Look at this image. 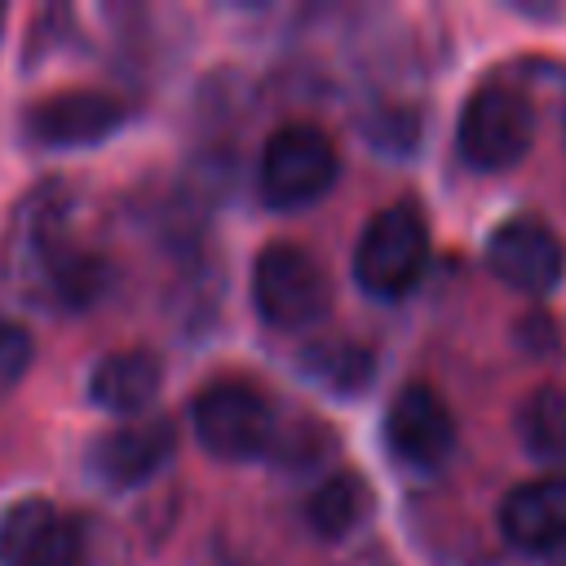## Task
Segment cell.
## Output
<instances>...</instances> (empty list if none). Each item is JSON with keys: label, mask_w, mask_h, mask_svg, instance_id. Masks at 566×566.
<instances>
[{"label": "cell", "mask_w": 566, "mask_h": 566, "mask_svg": "<svg viewBox=\"0 0 566 566\" xmlns=\"http://www.w3.org/2000/svg\"><path fill=\"white\" fill-rule=\"evenodd\" d=\"M500 531L522 553L566 548V473L517 482L500 504Z\"/></svg>", "instance_id": "11"}, {"label": "cell", "mask_w": 566, "mask_h": 566, "mask_svg": "<svg viewBox=\"0 0 566 566\" xmlns=\"http://www.w3.org/2000/svg\"><path fill=\"white\" fill-rule=\"evenodd\" d=\"M172 451H177V429L164 416H142L97 433V442L88 447V469L102 486L133 491L150 482L172 460Z\"/></svg>", "instance_id": "8"}, {"label": "cell", "mask_w": 566, "mask_h": 566, "mask_svg": "<svg viewBox=\"0 0 566 566\" xmlns=\"http://www.w3.org/2000/svg\"><path fill=\"white\" fill-rule=\"evenodd\" d=\"M124 119H128V111H124L119 97L88 93V88H66V93L40 97L27 111L22 133L35 146H49V150H80V146L106 142Z\"/></svg>", "instance_id": "10"}, {"label": "cell", "mask_w": 566, "mask_h": 566, "mask_svg": "<svg viewBox=\"0 0 566 566\" xmlns=\"http://www.w3.org/2000/svg\"><path fill=\"white\" fill-rule=\"evenodd\" d=\"M31 332L18 323V318H4L0 314V398L9 389H18V380L27 376L31 367Z\"/></svg>", "instance_id": "16"}, {"label": "cell", "mask_w": 566, "mask_h": 566, "mask_svg": "<svg viewBox=\"0 0 566 566\" xmlns=\"http://www.w3.org/2000/svg\"><path fill=\"white\" fill-rule=\"evenodd\" d=\"M385 447L398 464L433 473L455 447V420L429 385H402L385 407Z\"/></svg>", "instance_id": "7"}, {"label": "cell", "mask_w": 566, "mask_h": 566, "mask_svg": "<svg viewBox=\"0 0 566 566\" xmlns=\"http://www.w3.org/2000/svg\"><path fill=\"white\" fill-rule=\"evenodd\" d=\"M159 385H164V363L150 349H115L97 358V367L88 371V402L106 416L133 420L155 402Z\"/></svg>", "instance_id": "12"}, {"label": "cell", "mask_w": 566, "mask_h": 566, "mask_svg": "<svg viewBox=\"0 0 566 566\" xmlns=\"http://www.w3.org/2000/svg\"><path fill=\"white\" fill-rule=\"evenodd\" d=\"M522 447L539 460L566 455V394L562 389H535L517 411Z\"/></svg>", "instance_id": "15"}, {"label": "cell", "mask_w": 566, "mask_h": 566, "mask_svg": "<svg viewBox=\"0 0 566 566\" xmlns=\"http://www.w3.org/2000/svg\"><path fill=\"white\" fill-rule=\"evenodd\" d=\"M0 562L4 566H80L84 562L80 522L40 495L18 500L0 517Z\"/></svg>", "instance_id": "9"}, {"label": "cell", "mask_w": 566, "mask_h": 566, "mask_svg": "<svg viewBox=\"0 0 566 566\" xmlns=\"http://www.w3.org/2000/svg\"><path fill=\"white\" fill-rule=\"evenodd\" d=\"M340 155L336 142L314 124H283L261 150V195L270 208L292 212L323 199L336 186Z\"/></svg>", "instance_id": "4"}, {"label": "cell", "mask_w": 566, "mask_h": 566, "mask_svg": "<svg viewBox=\"0 0 566 566\" xmlns=\"http://www.w3.org/2000/svg\"><path fill=\"white\" fill-rule=\"evenodd\" d=\"M486 265L504 287L526 296H548L566 274V248L544 221L509 217L486 239Z\"/></svg>", "instance_id": "6"}, {"label": "cell", "mask_w": 566, "mask_h": 566, "mask_svg": "<svg viewBox=\"0 0 566 566\" xmlns=\"http://www.w3.org/2000/svg\"><path fill=\"white\" fill-rule=\"evenodd\" d=\"M190 429L208 455L230 464L261 460L279 433L274 407L239 380H217L199 398H190Z\"/></svg>", "instance_id": "3"}, {"label": "cell", "mask_w": 566, "mask_h": 566, "mask_svg": "<svg viewBox=\"0 0 566 566\" xmlns=\"http://www.w3.org/2000/svg\"><path fill=\"white\" fill-rule=\"evenodd\" d=\"M301 376L323 389V394H336V398H354L371 385L376 376V354L358 340H340V336H327V340H310L301 349Z\"/></svg>", "instance_id": "13"}, {"label": "cell", "mask_w": 566, "mask_h": 566, "mask_svg": "<svg viewBox=\"0 0 566 566\" xmlns=\"http://www.w3.org/2000/svg\"><path fill=\"white\" fill-rule=\"evenodd\" d=\"M429 265V226L411 203H389L376 212L354 248V279L367 296H407Z\"/></svg>", "instance_id": "1"}, {"label": "cell", "mask_w": 566, "mask_h": 566, "mask_svg": "<svg viewBox=\"0 0 566 566\" xmlns=\"http://www.w3.org/2000/svg\"><path fill=\"white\" fill-rule=\"evenodd\" d=\"M367 517V486L358 473H332L305 500V522L318 539H345Z\"/></svg>", "instance_id": "14"}, {"label": "cell", "mask_w": 566, "mask_h": 566, "mask_svg": "<svg viewBox=\"0 0 566 566\" xmlns=\"http://www.w3.org/2000/svg\"><path fill=\"white\" fill-rule=\"evenodd\" d=\"M252 305L279 332H301L327 318L332 310V279L296 243H270L252 261Z\"/></svg>", "instance_id": "2"}, {"label": "cell", "mask_w": 566, "mask_h": 566, "mask_svg": "<svg viewBox=\"0 0 566 566\" xmlns=\"http://www.w3.org/2000/svg\"><path fill=\"white\" fill-rule=\"evenodd\" d=\"M531 142H535V115L517 88L482 84L478 93H469L455 124V146L464 164L482 172H500V168H513L531 150Z\"/></svg>", "instance_id": "5"}]
</instances>
